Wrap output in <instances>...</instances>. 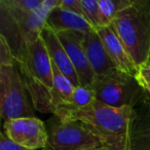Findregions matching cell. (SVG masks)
Returning a JSON list of instances; mask_svg holds the SVG:
<instances>
[{"instance_id":"6da1fadb","label":"cell","mask_w":150,"mask_h":150,"mask_svg":"<svg viewBox=\"0 0 150 150\" xmlns=\"http://www.w3.org/2000/svg\"><path fill=\"white\" fill-rule=\"evenodd\" d=\"M134 113V107L113 108L96 101L82 109L60 106L56 108L54 115L62 120L80 121L86 125L108 150H131Z\"/></svg>"},{"instance_id":"7a4b0ae2","label":"cell","mask_w":150,"mask_h":150,"mask_svg":"<svg viewBox=\"0 0 150 150\" xmlns=\"http://www.w3.org/2000/svg\"><path fill=\"white\" fill-rule=\"evenodd\" d=\"M111 26L136 66L145 65L150 52V0H134Z\"/></svg>"},{"instance_id":"3957f363","label":"cell","mask_w":150,"mask_h":150,"mask_svg":"<svg viewBox=\"0 0 150 150\" xmlns=\"http://www.w3.org/2000/svg\"><path fill=\"white\" fill-rule=\"evenodd\" d=\"M92 86L96 101L113 108L135 107L146 96L137 78L118 69L95 77Z\"/></svg>"},{"instance_id":"277c9868","label":"cell","mask_w":150,"mask_h":150,"mask_svg":"<svg viewBox=\"0 0 150 150\" xmlns=\"http://www.w3.org/2000/svg\"><path fill=\"white\" fill-rule=\"evenodd\" d=\"M0 110L2 120L34 117V106L17 65L0 66Z\"/></svg>"},{"instance_id":"5b68a950","label":"cell","mask_w":150,"mask_h":150,"mask_svg":"<svg viewBox=\"0 0 150 150\" xmlns=\"http://www.w3.org/2000/svg\"><path fill=\"white\" fill-rule=\"evenodd\" d=\"M56 118L48 127L45 150H84L103 146L100 138L82 122Z\"/></svg>"},{"instance_id":"8992f818","label":"cell","mask_w":150,"mask_h":150,"mask_svg":"<svg viewBox=\"0 0 150 150\" xmlns=\"http://www.w3.org/2000/svg\"><path fill=\"white\" fill-rule=\"evenodd\" d=\"M3 133L18 145L30 150L46 149L48 133L44 123L37 117L9 119L3 125Z\"/></svg>"},{"instance_id":"52a82bcc","label":"cell","mask_w":150,"mask_h":150,"mask_svg":"<svg viewBox=\"0 0 150 150\" xmlns=\"http://www.w3.org/2000/svg\"><path fill=\"white\" fill-rule=\"evenodd\" d=\"M20 69L27 72L38 83L52 92L54 86L52 63L41 36L27 42V54L22 63L16 62Z\"/></svg>"},{"instance_id":"ba28073f","label":"cell","mask_w":150,"mask_h":150,"mask_svg":"<svg viewBox=\"0 0 150 150\" xmlns=\"http://www.w3.org/2000/svg\"><path fill=\"white\" fill-rule=\"evenodd\" d=\"M57 35L77 73L80 86H92L95 80V74L88 63L82 43V37L84 34L73 31H63L57 33Z\"/></svg>"},{"instance_id":"9c48e42d","label":"cell","mask_w":150,"mask_h":150,"mask_svg":"<svg viewBox=\"0 0 150 150\" xmlns=\"http://www.w3.org/2000/svg\"><path fill=\"white\" fill-rule=\"evenodd\" d=\"M60 0H42L41 4L31 13H24L21 11L9 9L15 19L19 23L20 27L23 30V33L26 37V40L32 41L37 39L40 36V33L46 26V21L50 13L59 6Z\"/></svg>"},{"instance_id":"30bf717a","label":"cell","mask_w":150,"mask_h":150,"mask_svg":"<svg viewBox=\"0 0 150 150\" xmlns=\"http://www.w3.org/2000/svg\"><path fill=\"white\" fill-rule=\"evenodd\" d=\"M96 31L98 32L105 46V50L109 54L114 66L121 72L137 77L139 68L136 66L134 61L129 57V52H127L123 43L115 33L112 26L102 27Z\"/></svg>"},{"instance_id":"8fae6325","label":"cell","mask_w":150,"mask_h":150,"mask_svg":"<svg viewBox=\"0 0 150 150\" xmlns=\"http://www.w3.org/2000/svg\"><path fill=\"white\" fill-rule=\"evenodd\" d=\"M0 37L9 46L16 61L22 63L27 54V40L19 23L9 9L0 1Z\"/></svg>"},{"instance_id":"7c38bea8","label":"cell","mask_w":150,"mask_h":150,"mask_svg":"<svg viewBox=\"0 0 150 150\" xmlns=\"http://www.w3.org/2000/svg\"><path fill=\"white\" fill-rule=\"evenodd\" d=\"M42 40L46 46V50L50 54L52 63L58 67V69L63 74L74 84V86H80L78 75L63 46L62 42L60 41L57 33H54L50 27L45 26L40 33Z\"/></svg>"},{"instance_id":"4fadbf2b","label":"cell","mask_w":150,"mask_h":150,"mask_svg":"<svg viewBox=\"0 0 150 150\" xmlns=\"http://www.w3.org/2000/svg\"><path fill=\"white\" fill-rule=\"evenodd\" d=\"M84 50L86 52L88 63L94 71L95 77L107 74L116 70L109 54H107L105 46L99 36L98 32L92 29L82 37Z\"/></svg>"},{"instance_id":"5bb4252c","label":"cell","mask_w":150,"mask_h":150,"mask_svg":"<svg viewBox=\"0 0 150 150\" xmlns=\"http://www.w3.org/2000/svg\"><path fill=\"white\" fill-rule=\"evenodd\" d=\"M131 150H150V99L144 97L134 107Z\"/></svg>"},{"instance_id":"9a60e30c","label":"cell","mask_w":150,"mask_h":150,"mask_svg":"<svg viewBox=\"0 0 150 150\" xmlns=\"http://www.w3.org/2000/svg\"><path fill=\"white\" fill-rule=\"evenodd\" d=\"M46 26L50 27L54 33L73 31L76 33L86 34L93 29L84 17L65 11L59 6H57L50 13L46 21Z\"/></svg>"},{"instance_id":"2e32d148","label":"cell","mask_w":150,"mask_h":150,"mask_svg":"<svg viewBox=\"0 0 150 150\" xmlns=\"http://www.w3.org/2000/svg\"><path fill=\"white\" fill-rule=\"evenodd\" d=\"M52 73H54V86L52 90V97L56 111L57 107L69 104L75 86L54 64H52Z\"/></svg>"},{"instance_id":"e0dca14e","label":"cell","mask_w":150,"mask_h":150,"mask_svg":"<svg viewBox=\"0 0 150 150\" xmlns=\"http://www.w3.org/2000/svg\"><path fill=\"white\" fill-rule=\"evenodd\" d=\"M133 3L134 0H99L102 27L111 26L115 18Z\"/></svg>"},{"instance_id":"ac0fdd59","label":"cell","mask_w":150,"mask_h":150,"mask_svg":"<svg viewBox=\"0 0 150 150\" xmlns=\"http://www.w3.org/2000/svg\"><path fill=\"white\" fill-rule=\"evenodd\" d=\"M95 102H96V94H95L93 86H78L74 88V92H73L69 104L62 105V106L71 109H82L91 106Z\"/></svg>"},{"instance_id":"d6986e66","label":"cell","mask_w":150,"mask_h":150,"mask_svg":"<svg viewBox=\"0 0 150 150\" xmlns=\"http://www.w3.org/2000/svg\"><path fill=\"white\" fill-rule=\"evenodd\" d=\"M81 4L84 18L93 29L98 30L102 28V18L98 0H81Z\"/></svg>"},{"instance_id":"ffe728a7","label":"cell","mask_w":150,"mask_h":150,"mask_svg":"<svg viewBox=\"0 0 150 150\" xmlns=\"http://www.w3.org/2000/svg\"><path fill=\"white\" fill-rule=\"evenodd\" d=\"M1 2L9 9L28 13L35 11L41 4L42 0H1Z\"/></svg>"},{"instance_id":"44dd1931","label":"cell","mask_w":150,"mask_h":150,"mask_svg":"<svg viewBox=\"0 0 150 150\" xmlns=\"http://www.w3.org/2000/svg\"><path fill=\"white\" fill-rule=\"evenodd\" d=\"M136 78L144 90L145 95L150 99V66L143 65V66L139 67Z\"/></svg>"},{"instance_id":"7402d4cb","label":"cell","mask_w":150,"mask_h":150,"mask_svg":"<svg viewBox=\"0 0 150 150\" xmlns=\"http://www.w3.org/2000/svg\"><path fill=\"white\" fill-rule=\"evenodd\" d=\"M16 62L9 46L2 37H0V66H13Z\"/></svg>"},{"instance_id":"603a6c76","label":"cell","mask_w":150,"mask_h":150,"mask_svg":"<svg viewBox=\"0 0 150 150\" xmlns=\"http://www.w3.org/2000/svg\"><path fill=\"white\" fill-rule=\"evenodd\" d=\"M59 7L65 9V11L74 13L76 15H79L81 17H84L81 0H60Z\"/></svg>"},{"instance_id":"cb8c5ba5","label":"cell","mask_w":150,"mask_h":150,"mask_svg":"<svg viewBox=\"0 0 150 150\" xmlns=\"http://www.w3.org/2000/svg\"><path fill=\"white\" fill-rule=\"evenodd\" d=\"M0 150H30L25 147L18 145L17 143L13 142L11 139L6 137L4 133H1L0 136Z\"/></svg>"},{"instance_id":"d4e9b609","label":"cell","mask_w":150,"mask_h":150,"mask_svg":"<svg viewBox=\"0 0 150 150\" xmlns=\"http://www.w3.org/2000/svg\"><path fill=\"white\" fill-rule=\"evenodd\" d=\"M84 150H108L105 146H99V147H93V148H88Z\"/></svg>"},{"instance_id":"484cf974","label":"cell","mask_w":150,"mask_h":150,"mask_svg":"<svg viewBox=\"0 0 150 150\" xmlns=\"http://www.w3.org/2000/svg\"><path fill=\"white\" fill-rule=\"evenodd\" d=\"M145 65H147V66H150V52H149V56H148V59H147V61H146Z\"/></svg>"},{"instance_id":"4316f807","label":"cell","mask_w":150,"mask_h":150,"mask_svg":"<svg viewBox=\"0 0 150 150\" xmlns=\"http://www.w3.org/2000/svg\"><path fill=\"white\" fill-rule=\"evenodd\" d=\"M44 150H45V149H44Z\"/></svg>"}]
</instances>
